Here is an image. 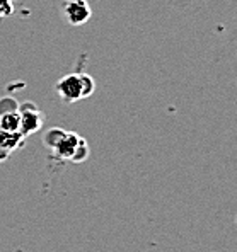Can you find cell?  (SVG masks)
<instances>
[{
	"label": "cell",
	"mask_w": 237,
	"mask_h": 252,
	"mask_svg": "<svg viewBox=\"0 0 237 252\" xmlns=\"http://www.w3.org/2000/svg\"><path fill=\"white\" fill-rule=\"evenodd\" d=\"M16 10V0H0V19L10 17Z\"/></svg>",
	"instance_id": "cell-8"
},
{
	"label": "cell",
	"mask_w": 237,
	"mask_h": 252,
	"mask_svg": "<svg viewBox=\"0 0 237 252\" xmlns=\"http://www.w3.org/2000/svg\"><path fill=\"white\" fill-rule=\"evenodd\" d=\"M57 94L60 95V99L67 104H72L80 99H87L94 94V79L87 73H68V75L62 77L55 85Z\"/></svg>",
	"instance_id": "cell-1"
},
{
	"label": "cell",
	"mask_w": 237,
	"mask_h": 252,
	"mask_svg": "<svg viewBox=\"0 0 237 252\" xmlns=\"http://www.w3.org/2000/svg\"><path fill=\"white\" fill-rule=\"evenodd\" d=\"M64 16L70 26H82L91 19L92 10L87 0H67L64 3Z\"/></svg>",
	"instance_id": "cell-3"
},
{
	"label": "cell",
	"mask_w": 237,
	"mask_h": 252,
	"mask_svg": "<svg viewBox=\"0 0 237 252\" xmlns=\"http://www.w3.org/2000/svg\"><path fill=\"white\" fill-rule=\"evenodd\" d=\"M87 157H89V145H87L86 140H82V143H80L79 148H77V152H75V155H73L72 162H75V164H80V162L87 160Z\"/></svg>",
	"instance_id": "cell-9"
},
{
	"label": "cell",
	"mask_w": 237,
	"mask_h": 252,
	"mask_svg": "<svg viewBox=\"0 0 237 252\" xmlns=\"http://www.w3.org/2000/svg\"><path fill=\"white\" fill-rule=\"evenodd\" d=\"M21 126V118L19 111L10 109V111H2L0 113V129L5 131H19Z\"/></svg>",
	"instance_id": "cell-6"
},
{
	"label": "cell",
	"mask_w": 237,
	"mask_h": 252,
	"mask_svg": "<svg viewBox=\"0 0 237 252\" xmlns=\"http://www.w3.org/2000/svg\"><path fill=\"white\" fill-rule=\"evenodd\" d=\"M17 111H19V118H21L19 131L24 136L33 135V133L39 131L43 128V116L36 104L24 102V104L17 106Z\"/></svg>",
	"instance_id": "cell-2"
},
{
	"label": "cell",
	"mask_w": 237,
	"mask_h": 252,
	"mask_svg": "<svg viewBox=\"0 0 237 252\" xmlns=\"http://www.w3.org/2000/svg\"><path fill=\"white\" fill-rule=\"evenodd\" d=\"M82 136L77 135V133L73 131H67L62 135V138L58 140L57 143H55V147L51 148V154L55 155V157H58L60 160H70L72 162L73 155H75L77 148L79 145L82 143Z\"/></svg>",
	"instance_id": "cell-4"
},
{
	"label": "cell",
	"mask_w": 237,
	"mask_h": 252,
	"mask_svg": "<svg viewBox=\"0 0 237 252\" xmlns=\"http://www.w3.org/2000/svg\"><path fill=\"white\" fill-rule=\"evenodd\" d=\"M24 138L26 136L21 131H5V129H0V147L9 152V154H12L14 150H17V148L24 145Z\"/></svg>",
	"instance_id": "cell-5"
},
{
	"label": "cell",
	"mask_w": 237,
	"mask_h": 252,
	"mask_svg": "<svg viewBox=\"0 0 237 252\" xmlns=\"http://www.w3.org/2000/svg\"><path fill=\"white\" fill-rule=\"evenodd\" d=\"M65 133V129H62V128H51V129H48L46 133H44V136H43V143H44V147H48L51 150V148L55 147V143L58 142V140L62 138V135Z\"/></svg>",
	"instance_id": "cell-7"
},
{
	"label": "cell",
	"mask_w": 237,
	"mask_h": 252,
	"mask_svg": "<svg viewBox=\"0 0 237 252\" xmlns=\"http://www.w3.org/2000/svg\"><path fill=\"white\" fill-rule=\"evenodd\" d=\"M9 152H7V150H3V148L2 147H0V162H3V160H5V158H9Z\"/></svg>",
	"instance_id": "cell-10"
}]
</instances>
